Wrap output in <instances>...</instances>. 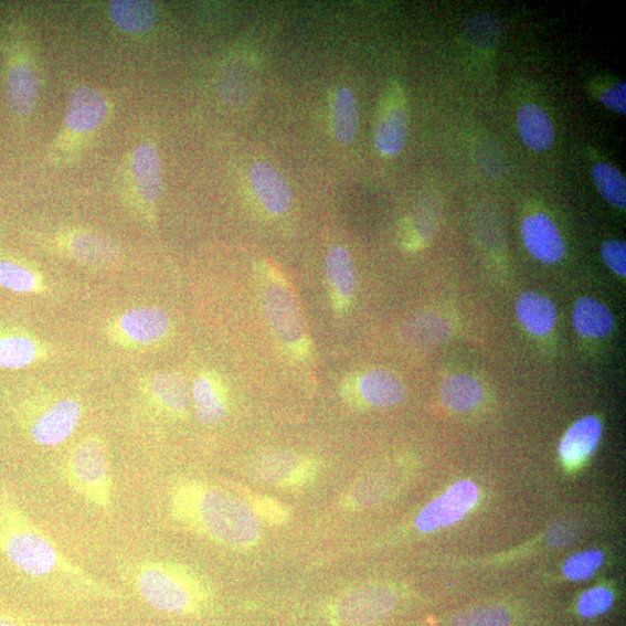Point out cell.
<instances>
[{"instance_id":"cell-5","label":"cell","mask_w":626,"mask_h":626,"mask_svg":"<svg viewBox=\"0 0 626 626\" xmlns=\"http://www.w3.org/2000/svg\"><path fill=\"white\" fill-rule=\"evenodd\" d=\"M64 478L70 489L93 507L107 509L113 501V475L107 446L99 436H87L70 453Z\"/></svg>"},{"instance_id":"cell-30","label":"cell","mask_w":626,"mask_h":626,"mask_svg":"<svg viewBox=\"0 0 626 626\" xmlns=\"http://www.w3.org/2000/svg\"><path fill=\"white\" fill-rule=\"evenodd\" d=\"M39 358V347L30 337L19 333L0 335V367L20 369Z\"/></svg>"},{"instance_id":"cell-31","label":"cell","mask_w":626,"mask_h":626,"mask_svg":"<svg viewBox=\"0 0 626 626\" xmlns=\"http://www.w3.org/2000/svg\"><path fill=\"white\" fill-rule=\"evenodd\" d=\"M592 178L603 200L618 209H625L626 181L615 167L608 162H598L592 169Z\"/></svg>"},{"instance_id":"cell-11","label":"cell","mask_w":626,"mask_h":626,"mask_svg":"<svg viewBox=\"0 0 626 626\" xmlns=\"http://www.w3.org/2000/svg\"><path fill=\"white\" fill-rule=\"evenodd\" d=\"M82 415L83 407L78 401H59L33 417L28 426L29 434L39 446H60L73 435Z\"/></svg>"},{"instance_id":"cell-19","label":"cell","mask_w":626,"mask_h":626,"mask_svg":"<svg viewBox=\"0 0 626 626\" xmlns=\"http://www.w3.org/2000/svg\"><path fill=\"white\" fill-rule=\"evenodd\" d=\"M301 459L287 450H268L254 456L247 464V476L257 482L270 484L288 489L289 482L300 466Z\"/></svg>"},{"instance_id":"cell-12","label":"cell","mask_w":626,"mask_h":626,"mask_svg":"<svg viewBox=\"0 0 626 626\" xmlns=\"http://www.w3.org/2000/svg\"><path fill=\"white\" fill-rule=\"evenodd\" d=\"M522 242L533 258L542 264L560 263L565 255V243L559 227L543 213L527 216L521 224Z\"/></svg>"},{"instance_id":"cell-24","label":"cell","mask_w":626,"mask_h":626,"mask_svg":"<svg viewBox=\"0 0 626 626\" xmlns=\"http://www.w3.org/2000/svg\"><path fill=\"white\" fill-rule=\"evenodd\" d=\"M110 20L116 28L129 34L150 31L157 22V8L142 0H114L108 4Z\"/></svg>"},{"instance_id":"cell-13","label":"cell","mask_w":626,"mask_h":626,"mask_svg":"<svg viewBox=\"0 0 626 626\" xmlns=\"http://www.w3.org/2000/svg\"><path fill=\"white\" fill-rule=\"evenodd\" d=\"M251 189L270 215H285L291 205L293 192L285 176L268 161H257L248 173Z\"/></svg>"},{"instance_id":"cell-7","label":"cell","mask_w":626,"mask_h":626,"mask_svg":"<svg viewBox=\"0 0 626 626\" xmlns=\"http://www.w3.org/2000/svg\"><path fill=\"white\" fill-rule=\"evenodd\" d=\"M6 66V95L11 112L20 118L30 116L39 98L35 59L26 41H12Z\"/></svg>"},{"instance_id":"cell-3","label":"cell","mask_w":626,"mask_h":626,"mask_svg":"<svg viewBox=\"0 0 626 626\" xmlns=\"http://www.w3.org/2000/svg\"><path fill=\"white\" fill-rule=\"evenodd\" d=\"M128 584L146 605L169 615L190 616L211 605V586L193 569L168 561H139L127 565Z\"/></svg>"},{"instance_id":"cell-1","label":"cell","mask_w":626,"mask_h":626,"mask_svg":"<svg viewBox=\"0 0 626 626\" xmlns=\"http://www.w3.org/2000/svg\"><path fill=\"white\" fill-rule=\"evenodd\" d=\"M0 554L52 592L77 598L118 597V592L70 560L8 494H0Z\"/></svg>"},{"instance_id":"cell-21","label":"cell","mask_w":626,"mask_h":626,"mask_svg":"<svg viewBox=\"0 0 626 626\" xmlns=\"http://www.w3.org/2000/svg\"><path fill=\"white\" fill-rule=\"evenodd\" d=\"M192 400L198 421L215 426L224 421L227 401L221 383L211 376H200L192 389Z\"/></svg>"},{"instance_id":"cell-33","label":"cell","mask_w":626,"mask_h":626,"mask_svg":"<svg viewBox=\"0 0 626 626\" xmlns=\"http://www.w3.org/2000/svg\"><path fill=\"white\" fill-rule=\"evenodd\" d=\"M450 626H510V615L502 607H479L457 615Z\"/></svg>"},{"instance_id":"cell-2","label":"cell","mask_w":626,"mask_h":626,"mask_svg":"<svg viewBox=\"0 0 626 626\" xmlns=\"http://www.w3.org/2000/svg\"><path fill=\"white\" fill-rule=\"evenodd\" d=\"M170 508L181 526L217 544L246 550L261 541L262 522L250 503L221 487L181 480L172 487Z\"/></svg>"},{"instance_id":"cell-15","label":"cell","mask_w":626,"mask_h":626,"mask_svg":"<svg viewBox=\"0 0 626 626\" xmlns=\"http://www.w3.org/2000/svg\"><path fill=\"white\" fill-rule=\"evenodd\" d=\"M409 132V116L402 97L392 95L388 98L379 116L374 142L376 150L384 157L399 156L406 144Z\"/></svg>"},{"instance_id":"cell-6","label":"cell","mask_w":626,"mask_h":626,"mask_svg":"<svg viewBox=\"0 0 626 626\" xmlns=\"http://www.w3.org/2000/svg\"><path fill=\"white\" fill-rule=\"evenodd\" d=\"M126 191L142 213L152 215L162 192V169L151 141L139 144L128 156L124 172Z\"/></svg>"},{"instance_id":"cell-35","label":"cell","mask_w":626,"mask_h":626,"mask_svg":"<svg viewBox=\"0 0 626 626\" xmlns=\"http://www.w3.org/2000/svg\"><path fill=\"white\" fill-rule=\"evenodd\" d=\"M614 605V594L606 587H594L585 592L577 602V612L586 618L606 614Z\"/></svg>"},{"instance_id":"cell-29","label":"cell","mask_w":626,"mask_h":626,"mask_svg":"<svg viewBox=\"0 0 626 626\" xmlns=\"http://www.w3.org/2000/svg\"><path fill=\"white\" fill-rule=\"evenodd\" d=\"M0 286L20 294L35 293L41 290V278L26 263L0 253Z\"/></svg>"},{"instance_id":"cell-38","label":"cell","mask_w":626,"mask_h":626,"mask_svg":"<svg viewBox=\"0 0 626 626\" xmlns=\"http://www.w3.org/2000/svg\"><path fill=\"white\" fill-rule=\"evenodd\" d=\"M548 540L551 545L564 547L572 542L573 533L566 524H555L548 533Z\"/></svg>"},{"instance_id":"cell-23","label":"cell","mask_w":626,"mask_h":626,"mask_svg":"<svg viewBox=\"0 0 626 626\" xmlns=\"http://www.w3.org/2000/svg\"><path fill=\"white\" fill-rule=\"evenodd\" d=\"M572 319L575 331L585 338H605L615 328L613 312L601 301L591 297L580 298L576 301Z\"/></svg>"},{"instance_id":"cell-34","label":"cell","mask_w":626,"mask_h":626,"mask_svg":"<svg viewBox=\"0 0 626 626\" xmlns=\"http://www.w3.org/2000/svg\"><path fill=\"white\" fill-rule=\"evenodd\" d=\"M248 503L259 521L270 526H284L289 519V510L282 502L266 496H253Z\"/></svg>"},{"instance_id":"cell-8","label":"cell","mask_w":626,"mask_h":626,"mask_svg":"<svg viewBox=\"0 0 626 626\" xmlns=\"http://www.w3.org/2000/svg\"><path fill=\"white\" fill-rule=\"evenodd\" d=\"M264 308L275 336L296 354L304 357L308 341L296 299L283 284L274 282L264 290Z\"/></svg>"},{"instance_id":"cell-25","label":"cell","mask_w":626,"mask_h":626,"mask_svg":"<svg viewBox=\"0 0 626 626\" xmlns=\"http://www.w3.org/2000/svg\"><path fill=\"white\" fill-rule=\"evenodd\" d=\"M518 130L524 146L532 151H545L554 142L551 119L535 104H526L519 109Z\"/></svg>"},{"instance_id":"cell-32","label":"cell","mask_w":626,"mask_h":626,"mask_svg":"<svg viewBox=\"0 0 626 626\" xmlns=\"http://www.w3.org/2000/svg\"><path fill=\"white\" fill-rule=\"evenodd\" d=\"M605 562V555L598 550L574 553L565 562L563 574L572 582L591 577Z\"/></svg>"},{"instance_id":"cell-14","label":"cell","mask_w":626,"mask_h":626,"mask_svg":"<svg viewBox=\"0 0 626 626\" xmlns=\"http://www.w3.org/2000/svg\"><path fill=\"white\" fill-rule=\"evenodd\" d=\"M59 246L78 263L102 266L119 257L120 248L113 240L97 232L74 230L59 238Z\"/></svg>"},{"instance_id":"cell-22","label":"cell","mask_w":626,"mask_h":626,"mask_svg":"<svg viewBox=\"0 0 626 626\" xmlns=\"http://www.w3.org/2000/svg\"><path fill=\"white\" fill-rule=\"evenodd\" d=\"M517 316L529 333L543 337L555 325L556 311L552 300L539 293H524L517 300Z\"/></svg>"},{"instance_id":"cell-18","label":"cell","mask_w":626,"mask_h":626,"mask_svg":"<svg viewBox=\"0 0 626 626\" xmlns=\"http://www.w3.org/2000/svg\"><path fill=\"white\" fill-rule=\"evenodd\" d=\"M328 283L335 308L343 312L352 300L357 287V273L352 255L343 246H333L325 261Z\"/></svg>"},{"instance_id":"cell-16","label":"cell","mask_w":626,"mask_h":626,"mask_svg":"<svg viewBox=\"0 0 626 626\" xmlns=\"http://www.w3.org/2000/svg\"><path fill=\"white\" fill-rule=\"evenodd\" d=\"M347 389H354L358 399L374 407L397 405L406 394L402 380L391 371L383 369L368 371Z\"/></svg>"},{"instance_id":"cell-28","label":"cell","mask_w":626,"mask_h":626,"mask_svg":"<svg viewBox=\"0 0 626 626\" xmlns=\"http://www.w3.org/2000/svg\"><path fill=\"white\" fill-rule=\"evenodd\" d=\"M333 134L343 146L351 145L359 128V105L350 87H340L332 102Z\"/></svg>"},{"instance_id":"cell-17","label":"cell","mask_w":626,"mask_h":626,"mask_svg":"<svg viewBox=\"0 0 626 626\" xmlns=\"http://www.w3.org/2000/svg\"><path fill=\"white\" fill-rule=\"evenodd\" d=\"M170 318L165 310L153 307L132 309L119 319V330L137 344H153L170 331Z\"/></svg>"},{"instance_id":"cell-27","label":"cell","mask_w":626,"mask_h":626,"mask_svg":"<svg viewBox=\"0 0 626 626\" xmlns=\"http://www.w3.org/2000/svg\"><path fill=\"white\" fill-rule=\"evenodd\" d=\"M439 399L446 407L453 411H471L482 402L484 389L475 378L456 374L441 384Z\"/></svg>"},{"instance_id":"cell-9","label":"cell","mask_w":626,"mask_h":626,"mask_svg":"<svg viewBox=\"0 0 626 626\" xmlns=\"http://www.w3.org/2000/svg\"><path fill=\"white\" fill-rule=\"evenodd\" d=\"M479 498L477 485L471 480H460L444 494L431 501L415 520L417 530L432 532L450 527L476 506Z\"/></svg>"},{"instance_id":"cell-10","label":"cell","mask_w":626,"mask_h":626,"mask_svg":"<svg viewBox=\"0 0 626 626\" xmlns=\"http://www.w3.org/2000/svg\"><path fill=\"white\" fill-rule=\"evenodd\" d=\"M396 605L393 592L382 586H363L341 595L333 605V617L343 625H368L385 618Z\"/></svg>"},{"instance_id":"cell-26","label":"cell","mask_w":626,"mask_h":626,"mask_svg":"<svg viewBox=\"0 0 626 626\" xmlns=\"http://www.w3.org/2000/svg\"><path fill=\"white\" fill-rule=\"evenodd\" d=\"M151 397L162 410L182 416L190 407V392L182 376L176 373H157L149 381Z\"/></svg>"},{"instance_id":"cell-37","label":"cell","mask_w":626,"mask_h":626,"mask_svg":"<svg viewBox=\"0 0 626 626\" xmlns=\"http://www.w3.org/2000/svg\"><path fill=\"white\" fill-rule=\"evenodd\" d=\"M600 100L603 106L618 113L626 114V84L618 82L602 93Z\"/></svg>"},{"instance_id":"cell-39","label":"cell","mask_w":626,"mask_h":626,"mask_svg":"<svg viewBox=\"0 0 626 626\" xmlns=\"http://www.w3.org/2000/svg\"><path fill=\"white\" fill-rule=\"evenodd\" d=\"M0 626H51L28 618L25 616H20L14 613L0 609Z\"/></svg>"},{"instance_id":"cell-4","label":"cell","mask_w":626,"mask_h":626,"mask_svg":"<svg viewBox=\"0 0 626 626\" xmlns=\"http://www.w3.org/2000/svg\"><path fill=\"white\" fill-rule=\"evenodd\" d=\"M109 113V100L100 89L88 85L74 87L63 127L52 145V162L61 166L77 158L107 123Z\"/></svg>"},{"instance_id":"cell-20","label":"cell","mask_w":626,"mask_h":626,"mask_svg":"<svg viewBox=\"0 0 626 626\" xmlns=\"http://www.w3.org/2000/svg\"><path fill=\"white\" fill-rule=\"evenodd\" d=\"M602 436V424L596 416L588 415L574 423L560 444V456L566 466L575 467L596 449Z\"/></svg>"},{"instance_id":"cell-36","label":"cell","mask_w":626,"mask_h":626,"mask_svg":"<svg viewBox=\"0 0 626 626\" xmlns=\"http://www.w3.org/2000/svg\"><path fill=\"white\" fill-rule=\"evenodd\" d=\"M603 262L608 268L620 277L626 275V246L625 243L612 240L603 243L601 247Z\"/></svg>"}]
</instances>
